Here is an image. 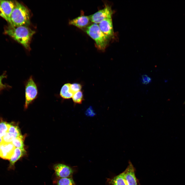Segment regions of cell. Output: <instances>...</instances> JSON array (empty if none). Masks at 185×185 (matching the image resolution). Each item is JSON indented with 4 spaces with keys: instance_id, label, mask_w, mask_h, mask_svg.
<instances>
[{
    "instance_id": "cell-25",
    "label": "cell",
    "mask_w": 185,
    "mask_h": 185,
    "mask_svg": "<svg viewBox=\"0 0 185 185\" xmlns=\"http://www.w3.org/2000/svg\"><path fill=\"white\" fill-rule=\"evenodd\" d=\"M3 142V141L2 137L0 136V144Z\"/></svg>"
},
{
    "instance_id": "cell-13",
    "label": "cell",
    "mask_w": 185,
    "mask_h": 185,
    "mask_svg": "<svg viewBox=\"0 0 185 185\" xmlns=\"http://www.w3.org/2000/svg\"><path fill=\"white\" fill-rule=\"evenodd\" d=\"M70 84H64L62 87L60 92V95L63 98L69 99L72 97L73 93L70 88Z\"/></svg>"
},
{
    "instance_id": "cell-1",
    "label": "cell",
    "mask_w": 185,
    "mask_h": 185,
    "mask_svg": "<svg viewBox=\"0 0 185 185\" xmlns=\"http://www.w3.org/2000/svg\"><path fill=\"white\" fill-rule=\"evenodd\" d=\"M5 33L23 45L26 49L30 50L31 39L35 31L27 26H21L7 28Z\"/></svg>"
},
{
    "instance_id": "cell-23",
    "label": "cell",
    "mask_w": 185,
    "mask_h": 185,
    "mask_svg": "<svg viewBox=\"0 0 185 185\" xmlns=\"http://www.w3.org/2000/svg\"><path fill=\"white\" fill-rule=\"evenodd\" d=\"M141 80L143 84L146 85L151 81V79L147 75H144L142 76Z\"/></svg>"
},
{
    "instance_id": "cell-26",
    "label": "cell",
    "mask_w": 185,
    "mask_h": 185,
    "mask_svg": "<svg viewBox=\"0 0 185 185\" xmlns=\"http://www.w3.org/2000/svg\"><path fill=\"white\" fill-rule=\"evenodd\" d=\"M184 104H185V101H184Z\"/></svg>"
},
{
    "instance_id": "cell-14",
    "label": "cell",
    "mask_w": 185,
    "mask_h": 185,
    "mask_svg": "<svg viewBox=\"0 0 185 185\" xmlns=\"http://www.w3.org/2000/svg\"><path fill=\"white\" fill-rule=\"evenodd\" d=\"M112 185H127L126 181L123 171L115 177L110 181Z\"/></svg>"
},
{
    "instance_id": "cell-10",
    "label": "cell",
    "mask_w": 185,
    "mask_h": 185,
    "mask_svg": "<svg viewBox=\"0 0 185 185\" xmlns=\"http://www.w3.org/2000/svg\"><path fill=\"white\" fill-rule=\"evenodd\" d=\"M90 20L89 16L81 15L71 20L69 24L81 29L86 28L90 25Z\"/></svg>"
},
{
    "instance_id": "cell-24",
    "label": "cell",
    "mask_w": 185,
    "mask_h": 185,
    "mask_svg": "<svg viewBox=\"0 0 185 185\" xmlns=\"http://www.w3.org/2000/svg\"><path fill=\"white\" fill-rule=\"evenodd\" d=\"M0 16L4 18V19L7 21V18L3 11L0 6Z\"/></svg>"
},
{
    "instance_id": "cell-8",
    "label": "cell",
    "mask_w": 185,
    "mask_h": 185,
    "mask_svg": "<svg viewBox=\"0 0 185 185\" xmlns=\"http://www.w3.org/2000/svg\"><path fill=\"white\" fill-rule=\"evenodd\" d=\"M128 165L124 171V177L127 185H138V180L136 177L135 168L130 161Z\"/></svg>"
},
{
    "instance_id": "cell-7",
    "label": "cell",
    "mask_w": 185,
    "mask_h": 185,
    "mask_svg": "<svg viewBox=\"0 0 185 185\" xmlns=\"http://www.w3.org/2000/svg\"><path fill=\"white\" fill-rule=\"evenodd\" d=\"M53 169L56 176L59 178L70 177L72 175L73 170L69 166L61 163L55 164Z\"/></svg>"
},
{
    "instance_id": "cell-19",
    "label": "cell",
    "mask_w": 185,
    "mask_h": 185,
    "mask_svg": "<svg viewBox=\"0 0 185 185\" xmlns=\"http://www.w3.org/2000/svg\"><path fill=\"white\" fill-rule=\"evenodd\" d=\"M8 132L13 135L16 138L21 135V131L18 127L10 124Z\"/></svg>"
},
{
    "instance_id": "cell-21",
    "label": "cell",
    "mask_w": 185,
    "mask_h": 185,
    "mask_svg": "<svg viewBox=\"0 0 185 185\" xmlns=\"http://www.w3.org/2000/svg\"><path fill=\"white\" fill-rule=\"evenodd\" d=\"M71 90L73 94L78 91H80L82 88L81 84L78 83H73L70 84Z\"/></svg>"
},
{
    "instance_id": "cell-22",
    "label": "cell",
    "mask_w": 185,
    "mask_h": 185,
    "mask_svg": "<svg viewBox=\"0 0 185 185\" xmlns=\"http://www.w3.org/2000/svg\"><path fill=\"white\" fill-rule=\"evenodd\" d=\"M7 76L5 72L0 76V91L8 87L9 86L6 84H3L2 81L3 79L6 77Z\"/></svg>"
},
{
    "instance_id": "cell-4",
    "label": "cell",
    "mask_w": 185,
    "mask_h": 185,
    "mask_svg": "<svg viewBox=\"0 0 185 185\" xmlns=\"http://www.w3.org/2000/svg\"><path fill=\"white\" fill-rule=\"evenodd\" d=\"M25 108H26L37 97L38 91L37 86L31 76L25 84Z\"/></svg>"
},
{
    "instance_id": "cell-18",
    "label": "cell",
    "mask_w": 185,
    "mask_h": 185,
    "mask_svg": "<svg viewBox=\"0 0 185 185\" xmlns=\"http://www.w3.org/2000/svg\"><path fill=\"white\" fill-rule=\"evenodd\" d=\"M10 124L2 121L0 122V136L2 137L7 132Z\"/></svg>"
},
{
    "instance_id": "cell-5",
    "label": "cell",
    "mask_w": 185,
    "mask_h": 185,
    "mask_svg": "<svg viewBox=\"0 0 185 185\" xmlns=\"http://www.w3.org/2000/svg\"><path fill=\"white\" fill-rule=\"evenodd\" d=\"M113 12L111 6L107 5L103 9L89 16L90 20L96 24L99 23L105 18L112 16Z\"/></svg>"
},
{
    "instance_id": "cell-16",
    "label": "cell",
    "mask_w": 185,
    "mask_h": 185,
    "mask_svg": "<svg viewBox=\"0 0 185 185\" xmlns=\"http://www.w3.org/2000/svg\"><path fill=\"white\" fill-rule=\"evenodd\" d=\"M57 185H75L72 179L70 177L59 179L57 182Z\"/></svg>"
},
{
    "instance_id": "cell-11",
    "label": "cell",
    "mask_w": 185,
    "mask_h": 185,
    "mask_svg": "<svg viewBox=\"0 0 185 185\" xmlns=\"http://www.w3.org/2000/svg\"><path fill=\"white\" fill-rule=\"evenodd\" d=\"M15 2L11 1L0 0V6L9 23L11 14L15 6Z\"/></svg>"
},
{
    "instance_id": "cell-20",
    "label": "cell",
    "mask_w": 185,
    "mask_h": 185,
    "mask_svg": "<svg viewBox=\"0 0 185 185\" xmlns=\"http://www.w3.org/2000/svg\"><path fill=\"white\" fill-rule=\"evenodd\" d=\"M16 137L12 134L8 132L2 137L3 142L5 143H11Z\"/></svg>"
},
{
    "instance_id": "cell-12",
    "label": "cell",
    "mask_w": 185,
    "mask_h": 185,
    "mask_svg": "<svg viewBox=\"0 0 185 185\" xmlns=\"http://www.w3.org/2000/svg\"><path fill=\"white\" fill-rule=\"evenodd\" d=\"M25 153V150L15 147L12 155L9 160V168H12L13 167L16 162L23 156Z\"/></svg>"
},
{
    "instance_id": "cell-17",
    "label": "cell",
    "mask_w": 185,
    "mask_h": 185,
    "mask_svg": "<svg viewBox=\"0 0 185 185\" xmlns=\"http://www.w3.org/2000/svg\"><path fill=\"white\" fill-rule=\"evenodd\" d=\"M72 98L74 103L77 104H81L84 100L82 92L80 91L74 93Z\"/></svg>"
},
{
    "instance_id": "cell-2",
    "label": "cell",
    "mask_w": 185,
    "mask_h": 185,
    "mask_svg": "<svg viewBox=\"0 0 185 185\" xmlns=\"http://www.w3.org/2000/svg\"><path fill=\"white\" fill-rule=\"evenodd\" d=\"M30 16L27 8L16 1L15 7L10 16L9 23L12 27L27 26L30 24Z\"/></svg>"
},
{
    "instance_id": "cell-9",
    "label": "cell",
    "mask_w": 185,
    "mask_h": 185,
    "mask_svg": "<svg viewBox=\"0 0 185 185\" xmlns=\"http://www.w3.org/2000/svg\"><path fill=\"white\" fill-rule=\"evenodd\" d=\"M15 147L11 143L3 142L0 144V157L9 160Z\"/></svg>"
},
{
    "instance_id": "cell-15",
    "label": "cell",
    "mask_w": 185,
    "mask_h": 185,
    "mask_svg": "<svg viewBox=\"0 0 185 185\" xmlns=\"http://www.w3.org/2000/svg\"><path fill=\"white\" fill-rule=\"evenodd\" d=\"M24 141V137L21 135L14 139L11 143L15 147L25 150Z\"/></svg>"
},
{
    "instance_id": "cell-6",
    "label": "cell",
    "mask_w": 185,
    "mask_h": 185,
    "mask_svg": "<svg viewBox=\"0 0 185 185\" xmlns=\"http://www.w3.org/2000/svg\"><path fill=\"white\" fill-rule=\"evenodd\" d=\"M112 16L105 18L98 25L101 31L109 39L114 35Z\"/></svg>"
},
{
    "instance_id": "cell-3",
    "label": "cell",
    "mask_w": 185,
    "mask_h": 185,
    "mask_svg": "<svg viewBox=\"0 0 185 185\" xmlns=\"http://www.w3.org/2000/svg\"><path fill=\"white\" fill-rule=\"evenodd\" d=\"M86 31L94 40L98 49L102 51L105 50L109 39L101 31L98 25L95 23L92 24L86 28Z\"/></svg>"
}]
</instances>
